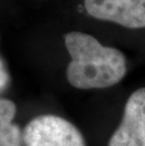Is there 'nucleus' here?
Wrapping results in <instances>:
<instances>
[{"label":"nucleus","instance_id":"nucleus-1","mask_svg":"<svg viewBox=\"0 0 145 146\" xmlns=\"http://www.w3.org/2000/svg\"><path fill=\"white\" fill-rule=\"evenodd\" d=\"M71 61L68 82L79 90L106 89L116 85L126 74V60L116 48L104 46L87 33L72 31L64 36Z\"/></svg>","mask_w":145,"mask_h":146},{"label":"nucleus","instance_id":"nucleus-2","mask_svg":"<svg viewBox=\"0 0 145 146\" xmlns=\"http://www.w3.org/2000/svg\"><path fill=\"white\" fill-rule=\"evenodd\" d=\"M26 146H87L81 132L72 123L57 115H40L23 131Z\"/></svg>","mask_w":145,"mask_h":146},{"label":"nucleus","instance_id":"nucleus-3","mask_svg":"<svg viewBox=\"0 0 145 146\" xmlns=\"http://www.w3.org/2000/svg\"><path fill=\"white\" fill-rule=\"evenodd\" d=\"M84 7L95 19L132 29L145 27V0H84Z\"/></svg>","mask_w":145,"mask_h":146},{"label":"nucleus","instance_id":"nucleus-4","mask_svg":"<svg viewBox=\"0 0 145 146\" xmlns=\"http://www.w3.org/2000/svg\"><path fill=\"white\" fill-rule=\"evenodd\" d=\"M107 146H145V88L132 92Z\"/></svg>","mask_w":145,"mask_h":146},{"label":"nucleus","instance_id":"nucleus-5","mask_svg":"<svg viewBox=\"0 0 145 146\" xmlns=\"http://www.w3.org/2000/svg\"><path fill=\"white\" fill-rule=\"evenodd\" d=\"M16 106L7 98L0 100V146H22L24 136L21 128L12 123Z\"/></svg>","mask_w":145,"mask_h":146},{"label":"nucleus","instance_id":"nucleus-6","mask_svg":"<svg viewBox=\"0 0 145 146\" xmlns=\"http://www.w3.org/2000/svg\"><path fill=\"white\" fill-rule=\"evenodd\" d=\"M10 80V74L6 68L4 60L1 58V63H0V90H1V92H3L8 88Z\"/></svg>","mask_w":145,"mask_h":146}]
</instances>
